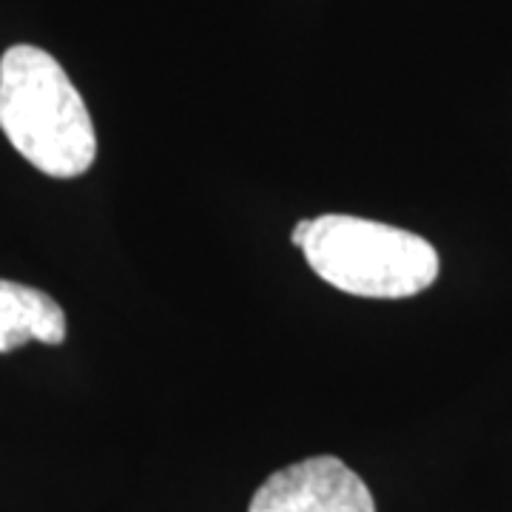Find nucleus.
<instances>
[{
  "label": "nucleus",
  "mask_w": 512,
  "mask_h": 512,
  "mask_svg": "<svg viewBox=\"0 0 512 512\" xmlns=\"http://www.w3.org/2000/svg\"><path fill=\"white\" fill-rule=\"evenodd\" d=\"M302 254L319 279L367 299H407L439 276V254L427 239L348 214L313 220Z\"/></svg>",
  "instance_id": "obj_2"
},
{
  "label": "nucleus",
  "mask_w": 512,
  "mask_h": 512,
  "mask_svg": "<svg viewBox=\"0 0 512 512\" xmlns=\"http://www.w3.org/2000/svg\"><path fill=\"white\" fill-rule=\"evenodd\" d=\"M248 512H376V501L345 461L313 456L265 478Z\"/></svg>",
  "instance_id": "obj_3"
},
{
  "label": "nucleus",
  "mask_w": 512,
  "mask_h": 512,
  "mask_svg": "<svg viewBox=\"0 0 512 512\" xmlns=\"http://www.w3.org/2000/svg\"><path fill=\"white\" fill-rule=\"evenodd\" d=\"M311 225L313 220H299L296 225H293L291 242L296 245V248H302V245H305V239H308V234H311Z\"/></svg>",
  "instance_id": "obj_5"
},
{
  "label": "nucleus",
  "mask_w": 512,
  "mask_h": 512,
  "mask_svg": "<svg viewBox=\"0 0 512 512\" xmlns=\"http://www.w3.org/2000/svg\"><path fill=\"white\" fill-rule=\"evenodd\" d=\"M0 128L37 171L72 180L97 157L92 114L69 74L37 46H12L0 57Z\"/></svg>",
  "instance_id": "obj_1"
},
{
  "label": "nucleus",
  "mask_w": 512,
  "mask_h": 512,
  "mask_svg": "<svg viewBox=\"0 0 512 512\" xmlns=\"http://www.w3.org/2000/svg\"><path fill=\"white\" fill-rule=\"evenodd\" d=\"M66 313L49 293L0 279V353H12L26 342L63 345Z\"/></svg>",
  "instance_id": "obj_4"
}]
</instances>
